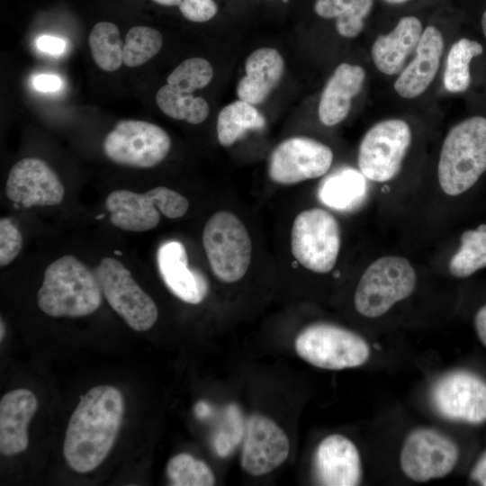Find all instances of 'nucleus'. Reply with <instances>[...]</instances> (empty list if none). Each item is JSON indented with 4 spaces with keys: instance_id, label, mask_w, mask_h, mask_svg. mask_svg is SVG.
<instances>
[{
    "instance_id": "ea45409f",
    "label": "nucleus",
    "mask_w": 486,
    "mask_h": 486,
    "mask_svg": "<svg viewBox=\"0 0 486 486\" xmlns=\"http://www.w3.org/2000/svg\"><path fill=\"white\" fill-rule=\"evenodd\" d=\"M153 2L164 6L178 5L182 0H152Z\"/></svg>"
},
{
    "instance_id": "7c9ffc66",
    "label": "nucleus",
    "mask_w": 486,
    "mask_h": 486,
    "mask_svg": "<svg viewBox=\"0 0 486 486\" xmlns=\"http://www.w3.org/2000/svg\"><path fill=\"white\" fill-rule=\"evenodd\" d=\"M171 485L212 486L216 479L212 468L194 456L181 453L167 462L166 468Z\"/></svg>"
},
{
    "instance_id": "6e6552de",
    "label": "nucleus",
    "mask_w": 486,
    "mask_h": 486,
    "mask_svg": "<svg viewBox=\"0 0 486 486\" xmlns=\"http://www.w3.org/2000/svg\"><path fill=\"white\" fill-rule=\"evenodd\" d=\"M341 245L340 227L326 210L311 208L300 212L291 231V248L295 259L318 274L330 272Z\"/></svg>"
},
{
    "instance_id": "4be33fe9",
    "label": "nucleus",
    "mask_w": 486,
    "mask_h": 486,
    "mask_svg": "<svg viewBox=\"0 0 486 486\" xmlns=\"http://www.w3.org/2000/svg\"><path fill=\"white\" fill-rule=\"evenodd\" d=\"M365 78L364 68L341 63L326 84L319 104V118L326 126H334L348 115L352 99L361 91Z\"/></svg>"
},
{
    "instance_id": "58836bf2",
    "label": "nucleus",
    "mask_w": 486,
    "mask_h": 486,
    "mask_svg": "<svg viewBox=\"0 0 486 486\" xmlns=\"http://www.w3.org/2000/svg\"><path fill=\"white\" fill-rule=\"evenodd\" d=\"M471 479L486 486V452L482 454L471 472Z\"/></svg>"
},
{
    "instance_id": "dca6fc26",
    "label": "nucleus",
    "mask_w": 486,
    "mask_h": 486,
    "mask_svg": "<svg viewBox=\"0 0 486 486\" xmlns=\"http://www.w3.org/2000/svg\"><path fill=\"white\" fill-rule=\"evenodd\" d=\"M65 188L56 172L42 159L25 158L10 169L5 195L24 207L59 204Z\"/></svg>"
},
{
    "instance_id": "a19ab883",
    "label": "nucleus",
    "mask_w": 486,
    "mask_h": 486,
    "mask_svg": "<svg viewBox=\"0 0 486 486\" xmlns=\"http://www.w3.org/2000/svg\"><path fill=\"white\" fill-rule=\"evenodd\" d=\"M195 410L199 417L205 416L207 412V406L202 402H200L197 404Z\"/></svg>"
},
{
    "instance_id": "412c9836",
    "label": "nucleus",
    "mask_w": 486,
    "mask_h": 486,
    "mask_svg": "<svg viewBox=\"0 0 486 486\" xmlns=\"http://www.w3.org/2000/svg\"><path fill=\"white\" fill-rule=\"evenodd\" d=\"M423 32L420 20L415 16L401 17L392 31L379 35L371 49L376 68L392 76L402 68L408 57L416 50Z\"/></svg>"
},
{
    "instance_id": "c03bdc74",
    "label": "nucleus",
    "mask_w": 486,
    "mask_h": 486,
    "mask_svg": "<svg viewBox=\"0 0 486 486\" xmlns=\"http://www.w3.org/2000/svg\"><path fill=\"white\" fill-rule=\"evenodd\" d=\"M5 329L3 320H1L0 323V340H3L4 335Z\"/></svg>"
},
{
    "instance_id": "f8f14e48",
    "label": "nucleus",
    "mask_w": 486,
    "mask_h": 486,
    "mask_svg": "<svg viewBox=\"0 0 486 486\" xmlns=\"http://www.w3.org/2000/svg\"><path fill=\"white\" fill-rule=\"evenodd\" d=\"M459 458L457 444L446 435L428 428L412 430L400 454V465L410 480L425 482L448 475Z\"/></svg>"
},
{
    "instance_id": "1a4fd4ad",
    "label": "nucleus",
    "mask_w": 486,
    "mask_h": 486,
    "mask_svg": "<svg viewBox=\"0 0 486 486\" xmlns=\"http://www.w3.org/2000/svg\"><path fill=\"white\" fill-rule=\"evenodd\" d=\"M94 274L110 306L132 329L145 331L156 323L158 310L155 302L120 261L104 257Z\"/></svg>"
},
{
    "instance_id": "49530a36",
    "label": "nucleus",
    "mask_w": 486,
    "mask_h": 486,
    "mask_svg": "<svg viewBox=\"0 0 486 486\" xmlns=\"http://www.w3.org/2000/svg\"><path fill=\"white\" fill-rule=\"evenodd\" d=\"M102 217H104V214L98 215V216L96 217V219H100V218H102Z\"/></svg>"
},
{
    "instance_id": "0eeeda50",
    "label": "nucleus",
    "mask_w": 486,
    "mask_h": 486,
    "mask_svg": "<svg viewBox=\"0 0 486 486\" xmlns=\"http://www.w3.org/2000/svg\"><path fill=\"white\" fill-rule=\"evenodd\" d=\"M105 206L113 226L122 230L142 232L158 226L160 213L169 219L184 216L189 202L172 189L157 186L144 194L112 191L106 197Z\"/></svg>"
},
{
    "instance_id": "f257e3e1",
    "label": "nucleus",
    "mask_w": 486,
    "mask_h": 486,
    "mask_svg": "<svg viewBox=\"0 0 486 486\" xmlns=\"http://www.w3.org/2000/svg\"><path fill=\"white\" fill-rule=\"evenodd\" d=\"M124 413L119 389L98 385L83 395L68 421L63 454L71 469L89 472L107 457L118 436Z\"/></svg>"
},
{
    "instance_id": "c85d7f7f",
    "label": "nucleus",
    "mask_w": 486,
    "mask_h": 486,
    "mask_svg": "<svg viewBox=\"0 0 486 486\" xmlns=\"http://www.w3.org/2000/svg\"><path fill=\"white\" fill-rule=\"evenodd\" d=\"M158 108L168 117L184 120L191 124L202 123L209 115L210 107L205 99L184 93L166 84L156 94Z\"/></svg>"
},
{
    "instance_id": "cd10ccee",
    "label": "nucleus",
    "mask_w": 486,
    "mask_h": 486,
    "mask_svg": "<svg viewBox=\"0 0 486 486\" xmlns=\"http://www.w3.org/2000/svg\"><path fill=\"white\" fill-rule=\"evenodd\" d=\"M483 53L482 45L469 38L456 40L450 48L443 76L445 88L450 93H463L471 84L470 64Z\"/></svg>"
},
{
    "instance_id": "2f4dec72",
    "label": "nucleus",
    "mask_w": 486,
    "mask_h": 486,
    "mask_svg": "<svg viewBox=\"0 0 486 486\" xmlns=\"http://www.w3.org/2000/svg\"><path fill=\"white\" fill-rule=\"evenodd\" d=\"M161 33L148 26H134L126 34L123 46V63L129 68L145 64L161 50Z\"/></svg>"
},
{
    "instance_id": "79ce46f5",
    "label": "nucleus",
    "mask_w": 486,
    "mask_h": 486,
    "mask_svg": "<svg viewBox=\"0 0 486 486\" xmlns=\"http://www.w3.org/2000/svg\"><path fill=\"white\" fill-rule=\"evenodd\" d=\"M481 25H482V33L486 39V10L483 12L482 15Z\"/></svg>"
},
{
    "instance_id": "7ed1b4c3",
    "label": "nucleus",
    "mask_w": 486,
    "mask_h": 486,
    "mask_svg": "<svg viewBox=\"0 0 486 486\" xmlns=\"http://www.w3.org/2000/svg\"><path fill=\"white\" fill-rule=\"evenodd\" d=\"M486 173V117L473 115L450 129L437 165L444 193L459 196L471 190Z\"/></svg>"
},
{
    "instance_id": "423d86ee",
    "label": "nucleus",
    "mask_w": 486,
    "mask_h": 486,
    "mask_svg": "<svg viewBox=\"0 0 486 486\" xmlns=\"http://www.w3.org/2000/svg\"><path fill=\"white\" fill-rule=\"evenodd\" d=\"M202 245L218 280L231 284L244 277L251 262L252 243L238 216L227 211L212 214L203 228Z\"/></svg>"
},
{
    "instance_id": "20e7f679",
    "label": "nucleus",
    "mask_w": 486,
    "mask_h": 486,
    "mask_svg": "<svg viewBox=\"0 0 486 486\" xmlns=\"http://www.w3.org/2000/svg\"><path fill=\"white\" fill-rule=\"evenodd\" d=\"M299 357L327 370H343L363 365L371 355L366 340L346 328L326 322L304 328L294 340Z\"/></svg>"
},
{
    "instance_id": "a211bd4d",
    "label": "nucleus",
    "mask_w": 486,
    "mask_h": 486,
    "mask_svg": "<svg viewBox=\"0 0 486 486\" xmlns=\"http://www.w3.org/2000/svg\"><path fill=\"white\" fill-rule=\"evenodd\" d=\"M158 268L167 289L189 304L202 302L209 292L207 277L199 269L190 267L183 243L167 240L157 251Z\"/></svg>"
},
{
    "instance_id": "c756f323",
    "label": "nucleus",
    "mask_w": 486,
    "mask_h": 486,
    "mask_svg": "<svg viewBox=\"0 0 486 486\" xmlns=\"http://www.w3.org/2000/svg\"><path fill=\"white\" fill-rule=\"evenodd\" d=\"M89 48L95 64L104 71L112 72L123 63V44L119 28L112 22H97L91 30Z\"/></svg>"
},
{
    "instance_id": "39448f33",
    "label": "nucleus",
    "mask_w": 486,
    "mask_h": 486,
    "mask_svg": "<svg viewBox=\"0 0 486 486\" xmlns=\"http://www.w3.org/2000/svg\"><path fill=\"white\" fill-rule=\"evenodd\" d=\"M417 276L410 263L402 256L378 258L362 274L354 296L356 311L377 318L414 292Z\"/></svg>"
},
{
    "instance_id": "37998d69",
    "label": "nucleus",
    "mask_w": 486,
    "mask_h": 486,
    "mask_svg": "<svg viewBox=\"0 0 486 486\" xmlns=\"http://www.w3.org/2000/svg\"><path fill=\"white\" fill-rule=\"evenodd\" d=\"M383 1L391 4H404L408 2L409 0H383Z\"/></svg>"
},
{
    "instance_id": "e433bc0d",
    "label": "nucleus",
    "mask_w": 486,
    "mask_h": 486,
    "mask_svg": "<svg viewBox=\"0 0 486 486\" xmlns=\"http://www.w3.org/2000/svg\"><path fill=\"white\" fill-rule=\"evenodd\" d=\"M32 86L44 93L58 91L63 85L61 78L52 74H39L32 77Z\"/></svg>"
},
{
    "instance_id": "72a5a7b5",
    "label": "nucleus",
    "mask_w": 486,
    "mask_h": 486,
    "mask_svg": "<svg viewBox=\"0 0 486 486\" xmlns=\"http://www.w3.org/2000/svg\"><path fill=\"white\" fill-rule=\"evenodd\" d=\"M23 245L22 236L10 218L0 220V266H5L20 254Z\"/></svg>"
},
{
    "instance_id": "4c0bfd02",
    "label": "nucleus",
    "mask_w": 486,
    "mask_h": 486,
    "mask_svg": "<svg viewBox=\"0 0 486 486\" xmlns=\"http://www.w3.org/2000/svg\"><path fill=\"white\" fill-rule=\"evenodd\" d=\"M473 326L480 341L486 346V302L476 311Z\"/></svg>"
},
{
    "instance_id": "473e14b6",
    "label": "nucleus",
    "mask_w": 486,
    "mask_h": 486,
    "mask_svg": "<svg viewBox=\"0 0 486 486\" xmlns=\"http://www.w3.org/2000/svg\"><path fill=\"white\" fill-rule=\"evenodd\" d=\"M213 76L210 62L202 58H191L182 61L167 76V84L174 88L193 94L209 85Z\"/></svg>"
},
{
    "instance_id": "a18cd8bd",
    "label": "nucleus",
    "mask_w": 486,
    "mask_h": 486,
    "mask_svg": "<svg viewBox=\"0 0 486 486\" xmlns=\"http://www.w3.org/2000/svg\"><path fill=\"white\" fill-rule=\"evenodd\" d=\"M114 254H116V255H122V252H120V251H114Z\"/></svg>"
},
{
    "instance_id": "393cba45",
    "label": "nucleus",
    "mask_w": 486,
    "mask_h": 486,
    "mask_svg": "<svg viewBox=\"0 0 486 486\" xmlns=\"http://www.w3.org/2000/svg\"><path fill=\"white\" fill-rule=\"evenodd\" d=\"M374 0H316L314 11L321 18L334 19L337 32L345 38H356L364 27Z\"/></svg>"
},
{
    "instance_id": "4468645a",
    "label": "nucleus",
    "mask_w": 486,
    "mask_h": 486,
    "mask_svg": "<svg viewBox=\"0 0 486 486\" xmlns=\"http://www.w3.org/2000/svg\"><path fill=\"white\" fill-rule=\"evenodd\" d=\"M333 153L327 145L307 137H292L281 142L271 153L270 179L281 184H294L327 174Z\"/></svg>"
},
{
    "instance_id": "9b49d317",
    "label": "nucleus",
    "mask_w": 486,
    "mask_h": 486,
    "mask_svg": "<svg viewBox=\"0 0 486 486\" xmlns=\"http://www.w3.org/2000/svg\"><path fill=\"white\" fill-rule=\"evenodd\" d=\"M411 143L409 124L400 119H389L371 127L361 140L357 162L369 180L387 182L395 177Z\"/></svg>"
},
{
    "instance_id": "bb28decb",
    "label": "nucleus",
    "mask_w": 486,
    "mask_h": 486,
    "mask_svg": "<svg viewBox=\"0 0 486 486\" xmlns=\"http://www.w3.org/2000/svg\"><path fill=\"white\" fill-rule=\"evenodd\" d=\"M486 267V223L464 230L460 247L449 261L450 274L456 278H467Z\"/></svg>"
},
{
    "instance_id": "a878e982",
    "label": "nucleus",
    "mask_w": 486,
    "mask_h": 486,
    "mask_svg": "<svg viewBox=\"0 0 486 486\" xmlns=\"http://www.w3.org/2000/svg\"><path fill=\"white\" fill-rule=\"evenodd\" d=\"M265 124L264 116L255 105L237 100L222 108L218 115V140L221 146L230 147L247 131L262 129Z\"/></svg>"
},
{
    "instance_id": "aec40b11",
    "label": "nucleus",
    "mask_w": 486,
    "mask_h": 486,
    "mask_svg": "<svg viewBox=\"0 0 486 486\" xmlns=\"http://www.w3.org/2000/svg\"><path fill=\"white\" fill-rule=\"evenodd\" d=\"M37 408V398L28 389H15L1 398L0 452L3 455H14L26 450L28 425Z\"/></svg>"
},
{
    "instance_id": "f3484780",
    "label": "nucleus",
    "mask_w": 486,
    "mask_h": 486,
    "mask_svg": "<svg viewBox=\"0 0 486 486\" xmlns=\"http://www.w3.org/2000/svg\"><path fill=\"white\" fill-rule=\"evenodd\" d=\"M314 481L325 486H356L362 480L359 451L348 437L331 434L317 446L312 458Z\"/></svg>"
},
{
    "instance_id": "c9c22d12",
    "label": "nucleus",
    "mask_w": 486,
    "mask_h": 486,
    "mask_svg": "<svg viewBox=\"0 0 486 486\" xmlns=\"http://www.w3.org/2000/svg\"><path fill=\"white\" fill-rule=\"evenodd\" d=\"M37 48L47 54L57 56L64 52L66 41L58 37L51 35H41L36 40Z\"/></svg>"
},
{
    "instance_id": "f704fd0d",
    "label": "nucleus",
    "mask_w": 486,
    "mask_h": 486,
    "mask_svg": "<svg viewBox=\"0 0 486 486\" xmlns=\"http://www.w3.org/2000/svg\"><path fill=\"white\" fill-rule=\"evenodd\" d=\"M178 7L182 15L194 22H205L218 12L214 0H182Z\"/></svg>"
},
{
    "instance_id": "5701e85b",
    "label": "nucleus",
    "mask_w": 486,
    "mask_h": 486,
    "mask_svg": "<svg viewBox=\"0 0 486 486\" xmlns=\"http://www.w3.org/2000/svg\"><path fill=\"white\" fill-rule=\"evenodd\" d=\"M284 70V58L275 49L263 47L255 50L247 58L246 76L237 86L238 99L253 105L262 104L279 84Z\"/></svg>"
},
{
    "instance_id": "2eb2a0df",
    "label": "nucleus",
    "mask_w": 486,
    "mask_h": 486,
    "mask_svg": "<svg viewBox=\"0 0 486 486\" xmlns=\"http://www.w3.org/2000/svg\"><path fill=\"white\" fill-rule=\"evenodd\" d=\"M290 449L285 431L266 415L255 413L246 423L240 465L250 475H266L287 460Z\"/></svg>"
},
{
    "instance_id": "f03ea898",
    "label": "nucleus",
    "mask_w": 486,
    "mask_h": 486,
    "mask_svg": "<svg viewBox=\"0 0 486 486\" xmlns=\"http://www.w3.org/2000/svg\"><path fill=\"white\" fill-rule=\"evenodd\" d=\"M102 301L94 271L70 255L59 257L46 268L37 294L40 310L55 318L89 315Z\"/></svg>"
},
{
    "instance_id": "b1692460",
    "label": "nucleus",
    "mask_w": 486,
    "mask_h": 486,
    "mask_svg": "<svg viewBox=\"0 0 486 486\" xmlns=\"http://www.w3.org/2000/svg\"><path fill=\"white\" fill-rule=\"evenodd\" d=\"M366 177L356 168L345 166L327 176L318 188V197L326 206L340 211L357 210L366 200Z\"/></svg>"
},
{
    "instance_id": "ddd939ff",
    "label": "nucleus",
    "mask_w": 486,
    "mask_h": 486,
    "mask_svg": "<svg viewBox=\"0 0 486 486\" xmlns=\"http://www.w3.org/2000/svg\"><path fill=\"white\" fill-rule=\"evenodd\" d=\"M430 400L444 418L472 425L486 422V382L466 370H454L433 384Z\"/></svg>"
},
{
    "instance_id": "6ab92c4d",
    "label": "nucleus",
    "mask_w": 486,
    "mask_h": 486,
    "mask_svg": "<svg viewBox=\"0 0 486 486\" xmlns=\"http://www.w3.org/2000/svg\"><path fill=\"white\" fill-rule=\"evenodd\" d=\"M444 50L441 32L427 26L415 50V56L394 82L396 93L406 99L422 94L434 80Z\"/></svg>"
},
{
    "instance_id": "9d476101",
    "label": "nucleus",
    "mask_w": 486,
    "mask_h": 486,
    "mask_svg": "<svg viewBox=\"0 0 486 486\" xmlns=\"http://www.w3.org/2000/svg\"><path fill=\"white\" fill-rule=\"evenodd\" d=\"M171 148L169 135L161 127L144 121L123 120L104 140L103 149L112 162L149 168L162 162Z\"/></svg>"
}]
</instances>
